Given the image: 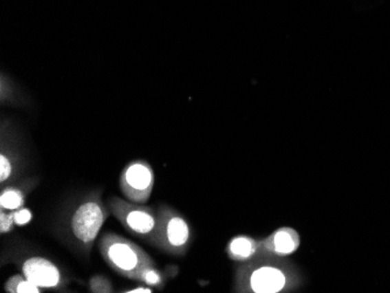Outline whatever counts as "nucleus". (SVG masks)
<instances>
[{
	"instance_id": "nucleus-1",
	"label": "nucleus",
	"mask_w": 390,
	"mask_h": 293,
	"mask_svg": "<svg viewBox=\"0 0 390 293\" xmlns=\"http://www.w3.org/2000/svg\"><path fill=\"white\" fill-rule=\"evenodd\" d=\"M98 249L109 268L132 281H137L145 268L155 266V261L143 248L115 232L102 236Z\"/></svg>"
},
{
	"instance_id": "nucleus-2",
	"label": "nucleus",
	"mask_w": 390,
	"mask_h": 293,
	"mask_svg": "<svg viewBox=\"0 0 390 293\" xmlns=\"http://www.w3.org/2000/svg\"><path fill=\"white\" fill-rule=\"evenodd\" d=\"M108 208L130 234L151 243L157 228V210L117 197L109 199Z\"/></svg>"
},
{
	"instance_id": "nucleus-3",
	"label": "nucleus",
	"mask_w": 390,
	"mask_h": 293,
	"mask_svg": "<svg viewBox=\"0 0 390 293\" xmlns=\"http://www.w3.org/2000/svg\"><path fill=\"white\" fill-rule=\"evenodd\" d=\"M157 215V228L150 244L171 254L184 252L191 239L190 227L185 219L169 206H162Z\"/></svg>"
},
{
	"instance_id": "nucleus-4",
	"label": "nucleus",
	"mask_w": 390,
	"mask_h": 293,
	"mask_svg": "<svg viewBox=\"0 0 390 293\" xmlns=\"http://www.w3.org/2000/svg\"><path fill=\"white\" fill-rule=\"evenodd\" d=\"M107 217L108 212L100 199L91 197L82 202L74 213L70 222L74 237L82 246L93 247Z\"/></svg>"
},
{
	"instance_id": "nucleus-5",
	"label": "nucleus",
	"mask_w": 390,
	"mask_h": 293,
	"mask_svg": "<svg viewBox=\"0 0 390 293\" xmlns=\"http://www.w3.org/2000/svg\"><path fill=\"white\" fill-rule=\"evenodd\" d=\"M120 187L124 197L129 201L147 204L155 187L153 169L149 162L142 159L132 160L122 171Z\"/></svg>"
},
{
	"instance_id": "nucleus-6",
	"label": "nucleus",
	"mask_w": 390,
	"mask_h": 293,
	"mask_svg": "<svg viewBox=\"0 0 390 293\" xmlns=\"http://www.w3.org/2000/svg\"><path fill=\"white\" fill-rule=\"evenodd\" d=\"M240 282L242 290L254 293L281 292L286 286V276L279 268L274 265H259L248 269Z\"/></svg>"
},
{
	"instance_id": "nucleus-7",
	"label": "nucleus",
	"mask_w": 390,
	"mask_h": 293,
	"mask_svg": "<svg viewBox=\"0 0 390 293\" xmlns=\"http://www.w3.org/2000/svg\"><path fill=\"white\" fill-rule=\"evenodd\" d=\"M21 272L40 289H63L67 282L54 263L43 257H31L23 261Z\"/></svg>"
},
{
	"instance_id": "nucleus-8",
	"label": "nucleus",
	"mask_w": 390,
	"mask_h": 293,
	"mask_svg": "<svg viewBox=\"0 0 390 293\" xmlns=\"http://www.w3.org/2000/svg\"><path fill=\"white\" fill-rule=\"evenodd\" d=\"M259 246L269 252L286 256L297 250L299 247V236L294 229L281 228L268 239H264Z\"/></svg>"
},
{
	"instance_id": "nucleus-9",
	"label": "nucleus",
	"mask_w": 390,
	"mask_h": 293,
	"mask_svg": "<svg viewBox=\"0 0 390 293\" xmlns=\"http://www.w3.org/2000/svg\"><path fill=\"white\" fill-rule=\"evenodd\" d=\"M259 243L249 236H236L230 241L227 247V252L230 259L237 262H246L252 259L259 251Z\"/></svg>"
},
{
	"instance_id": "nucleus-10",
	"label": "nucleus",
	"mask_w": 390,
	"mask_h": 293,
	"mask_svg": "<svg viewBox=\"0 0 390 293\" xmlns=\"http://www.w3.org/2000/svg\"><path fill=\"white\" fill-rule=\"evenodd\" d=\"M25 204V194L17 187H8L0 194V207L4 210H17Z\"/></svg>"
},
{
	"instance_id": "nucleus-11",
	"label": "nucleus",
	"mask_w": 390,
	"mask_h": 293,
	"mask_svg": "<svg viewBox=\"0 0 390 293\" xmlns=\"http://www.w3.org/2000/svg\"><path fill=\"white\" fill-rule=\"evenodd\" d=\"M41 290L23 274H14L5 283V291L8 293H40Z\"/></svg>"
},
{
	"instance_id": "nucleus-12",
	"label": "nucleus",
	"mask_w": 390,
	"mask_h": 293,
	"mask_svg": "<svg viewBox=\"0 0 390 293\" xmlns=\"http://www.w3.org/2000/svg\"><path fill=\"white\" fill-rule=\"evenodd\" d=\"M137 281L147 284L150 287H158L162 289L164 286V276L155 266H149L144 270L140 271V274L137 277Z\"/></svg>"
},
{
	"instance_id": "nucleus-13",
	"label": "nucleus",
	"mask_w": 390,
	"mask_h": 293,
	"mask_svg": "<svg viewBox=\"0 0 390 293\" xmlns=\"http://www.w3.org/2000/svg\"><path fill=\"white\" fill-rule=\"evenodd\" d=\"M89 291L93 293H111L113 292V286L108 278L96 274L90 278Z\"/></svg>"
},
{
	"instance_id": "nucleus-14",
	"label": "nucleus",
	"mask_w": 390,
	"mask_h": 293,
	"mask_svg": "<svg viewBox=\"0 0 390 293\" xmlns=\"http://www.w3.org/2000/svg\"><path fill=\"white\" fill-rule=\"evenodd\" d=\"M12 171H13V167H12L11 159L8 158L3 151L0 155V182H8L11 177Z\"/></svg>"
},
{
	"instance_id": "nucleus-15",
	"label": "nucleus",
	"mask_w": 390,
	"mask_h": 293,
	"mask_svg": "<svg viewBox=\"0 0 390 293\" xmlns=\"http://www.w3.org/2000/svg\"><path fill=\"white\" fill-rule=\"evenodd\" d=\"M12 215H13L16 226H20V227L30 224L32 221V217H33L31 210L28 208H25V207H21V208L17 209V210H12Z\"/></svg>"
},
{
	"instance_id": "nucleus-16",
	"label": "nucleus",
	"mask_w": 390,
	"mask_h": 293,
	"mask_svg": "<svg viewBox=\"0 0 390 293\" xmlns=\"http://www.w3.org/2000/svg\"><path fill=\"white\" fill-rule=\"evenodd\" d=\"M14 224H16V222H14L12 213L11 214H6L4 209H1V213H0V232L5 234V232H11Z\"/></svg>"
},
{
	"instance_id": "nucleus-17",
	"label": "nucleus",
	"mask_w": 390,
	"mask_h": 293,
	"mask_svg": "<svg viewBox=\"0 0 390 293\" xmlns=\"http://www.w3.org/2000/svg\"><path fill=\"white\" fill-rule=\"evenodd\" d=\"M124 292L128 293H152V289H151L150 286H147V287H143V286H138V287H135V289H130L127 290V291H124Z\"/></svg>"
}]
</instances>
